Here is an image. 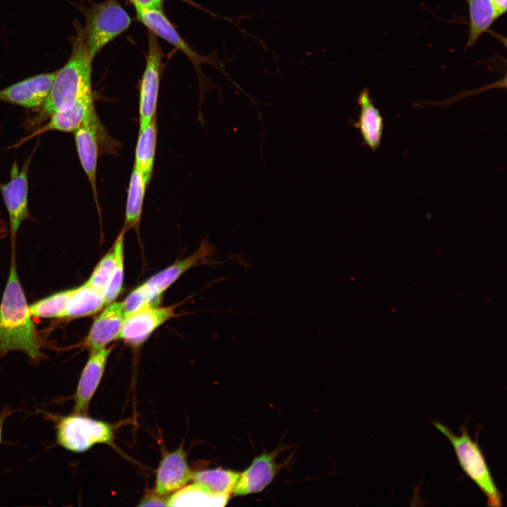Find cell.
<instances>
[{
  "label": "cell",
  "instance_id": "obj_1",
  "mask_svg": "<svg viewBox=\"0 0 507 507\" xmlns=\"http://www.w3.org/2000/svg\"><path fill=\"white\" fill-rule=\"evenodd\" d=\"M32 318L12 248L8 277L0 303V356L21 351L35 365L44 358L43 342Z\"/></svg>",
  "mask_w": 507,
  "mask_h": 507
},
{
  "label": "cell",
  "instance_id": "obj_2",
  "mask_svg": "<svg viewBox=\"0 0 507 507\" xmlns=\"http://www.w3.org/2000/svg\"><path fill=\"white\" fill-rule=\"evenodd\" d=\"M72 51L65 63L56 71L49 93L43 105L28 124L37 127L56 111L68 108L85 99L93 98L92 61L84 46L80 29L71 39Z\"/></svg>",
  "mask_w": 507,
  "mask_h": 507
},
{
  "label": "cell",
  "instance_id": "obj_3",
  "mask_svg": "<svg viewBox=\"0 0 507 507\" xmlns=\"http://www.w3.org/2000/svg\"><path fill=\"white\" fill-rule=\"evenodd\" d=\"M432 423L451 443L461 467L484 494L487 505L501 506V493L494 481L479 444L472 439L467 428L462 426L460 434L456 435L440 422L434 420Z\"/></svg>",
  "mask_w": 507,
  "mask_h": 507
},
{
  "label": "cell",
  "instance_id": "obj_4",
  "mask_svg": "<svg viewBox=\"0 0 507 507\" xmlns=\"http://www.w3.org/2000/svg\"><path fill=\"white\" fill-rule=\"evenodd\" d=\"M85 25L79 27L89 56H94L110 42L128 29L132 18L118 0H106L84 9Z\"/></svg>",
  "mask_w": 507,
  "mask_h": 507
},
{
  "label": "cell",
  "instance_id": "obj_5",
  "mask_svg": "<svg viewBox=\"0 0 507 507\" xmlns=\"http://www.w3.org/2000/svg\"><path fill=\"white\" fill-rule=\"evenodd\" d=\"M47 417L55 423L56 444L67 451L82 453L96 444H111L113 440V430L110 424L86 414L47 413Z\"/></svg>",
  "mask_w": 507,
  "mask_h": 507
},
{
  "label": "cell",
  "instance_id": "obj_6",
  "mask_svg": "<svg viewBox=\"0 0 507 507\" xmlns=\"http://www.w3.org/2000/svg\"><path fill=\"white\" fill-rule=\"evenodd\" d=\"M33 151L21 168L15 160L11 167L10 179L0 182V192L8 212L12 248H15L16 237L21 224L30 217L28 206V173Z\"/></svg>",
  "mask_w": 507,
  "mask_h": 507
},
{
  "label": "cell",
  "instance_id": "obj_7",
  "mask_svg": "<svg viewBox=\"0 0 507 507\" xmlns=\"http://www.w3.org/2000/svg\"><path fill=\"white\" fill-rule=\"evenodd\" d=\"M162 59L163 52L156 37L150 32L146 66L139 87V130L144 129L156 116Z\"/></svg>",
  "mask_w": 507,
  "mask_h": 507
},
{
  "label": "cell",
  "instance_id": "obj_8",
  "mask_svg": "<svg viewBox=\"0 0 507 507\" xmlns=\"http://www.w3.org/2000/svg\"><path fill=\"white\" fill-rule=\"evenodd\" d=\"M175 308L174 306H152L125 315L119 338L130 346H141L156 329L175 316Z\"/></svg>",
  "mask_w": 507,
  "mask_h": 507
},
{
  "label": "cell",
  "instance_id": "obj_9",
  "mask_svg": "<svg viewBox=\"0 0 507 507\" xmlns=\"http://www.w3.org/2000/svg\"><path fill=\"white\" fill-rule=\"evenodd\" d=\"M100 128L97 115L94 110L73 132L78 158L90 183L96 204H98L96 170L99 154V130Z\"/></svg>",
  "mask_w": 507,
  "mask_h": 507
},
{
  "label": "cell",
  "instance_id": "obj_10",
  "mask_svg": "<svg viewBox=\"0 0 507 507\" xmlns=\"http://www.w3.org/2000/svg\"><path fill=\"white\" fill-rule=\"evenodd\" d=\"M56 72L38 74L0 90V101L26 108H39L49 93Z\"/></svg>",
  "mask_w": 507,
  "mask_h": 507
},
{
  "label": "cell",
  "instance_id": "obj_11",
  "mask_svg": "<svg viewBox=\"0 0 507 507\" xmlns=\"http://www.w3.org/2000/svg\"><path fill=\"white\" fill-rule=\"evenodd\" d=\"M282 451V448L278 447L272 452H264L256 457L250 466L240 473L234 495L245 496L263 491L282 467V464L276 463Z\"/></svg>",
  "mask_w": 507,
  "mask_h": 507
},
{
  "label": "cell",
  "instance_id": "obj_12",
  "mask_svg": "<svg viewBox=\"0 0 507 507\" xmlns=\"http://www.w3.org/2000/svg\"><path fill=\"white\" fill-rule=\"evenodd\" d=\"M112 346L90 352L73 394V412L87 414L89 403L103 377Z\"/></svg>",
  "mask_w": 507,
  "mask_h": 507
},
{
  "label": "cell",
  "instance_id": "obj_13",
  "mask_svg": "<svg viewBox=\"0 0 507 507\" xmlns=\"http://www.w3.org/2000/svg\"><path fill=\"white\" fill-rule=\"evenodd\" d=\"M125 318L122 302H112L96 318L82 343L89 352L104 348L120 337Z\"/></svg>",
  "mask_w": 507,
  "mask_h": 507
},
{
  "label": "cell",
  "instance_id": "obj_14",
  "mask_svg": "<svg viewBox=\"0 0 507 507\" xmlns=\"http://www.w3.org/2000/svg\"><path fill=\"white\" fill-rule=\"evenodd\" d=\"M94 109V98L80 100L71 106L58 110L46 123L12 146L18 148L23 144L50 131L74 132Z\"/></svg>",
  "mask_w": 507,
  "mask_h": 507
},
{
  "label": "cell",
  "instance_id": "obj_15",
  "mask_svg": "<svg viewBox=\"0 0 507 507\" xmlns=\"http://www.w3.org/2000/svg\"><path fill=\"white\" fill-rule=\"evenodd\" d=\"M193 472L187 461L182 446L165 455L161 461L154 491L165 496L185 486L192 479Z\"/></svg>",
  "mask_w": 507,
  "mask_h": 507
},
{
  "label": "cell",
  "instance_id": "obj_16",
  "mask_svg": "<svg viewBox=\"0 0 507 507\" xmlns=\"http://www.w3.org/2000/svg\"><path fill=\"white\" fill-rule=\"evenodd\" d=\"M137 18L144 25L151 33L180 49L198 65L204 58L194 51L180 37L177 30L163 13L162 8H135Z\"/></svg>",
  "mask_w": 507,
  "mask_h": 507
},
{
  "label": "cell",
  "instance_id": "obj_17",
  "mask_svg": "<svg viewBox=\"0 0 507 507\" xmlns=\"http://www.w3.org/2000/svg\"><path fill=\"white\" fill-rule=\"evenodd\" d=\"M359 113L353 126L358 130L364 144L375 151L382 142L384 131V119L374 104L368 89L359 94L357 99Z\"/></svg>",
  "mask_w": 507,
  "mask_h": 507
},
{
  "label": "cell",
  "instance_id": "obj_18",
  "mask_svg": "<svg viewBox=\"0 0 507 507\" xmlns=\"http://www.w3.org/2000/svg\"><path fill=\"white\" fill-rule=\"evenodd\" d=\"M209 254L208 246L202 243L199 249L185 258L178 260L144 282L149 292L161 299L163 293L181 275L203 261Z\"/></svg>",
  "mask_w": 507,
  "mask_h": 507
},
{
  "label": "cell",
  "instance_id": "obj_19",
  "mask_svg": "<svg viewBox=\"0 0 507 507\" xmlns=\"http://www.w3.org/2000/svg\"><path fill=\"white\" fill-rule=\"evenodd\" d=\"M157 144L156 116L149 124L139 130L134 154L135 167L149 184L154 170Z\"/></svg>",
  "mask_w": 507,
  "mask_h": 507
},
{
  "label": "cell",
  "instance_id": "obj_20",
  "mask_svg": "<svg viewBox=\"0 0 507 507\" xmlns=\"http://www.w3.org/2000/svg\"><path fill=\"white\" fill-rule=\"evenodd\" d=\"M468 7V36L465 49L475 45L499 18L491 0H466Z\"/></svg>",
  "mask_w": 507,
  "mask_h": 507
},
{
  "label": "cell",
  "instance_id": "obj_21",
  "mask_svg": "<svg viewBox=\"0 0 507 507\" xmlns=\"http://www.w3.org/2000/svg\"><path fill=\"white\" fill-rule=\"evenodd\" d=\"M229 498L215 494L194 482L174 492L168 499V506H223Z\"/></svg>",
  "mask_w": 507,
  "mask_h": 507
},
{
  "label": "cell",
  "instance_id": "obj_22",
  "mask_svg": "<svg viewBox=\"0 0 507 507\" xmlns=\"http://www.w3.org/2000/svg\"><path fill=\"white\" fill-rule=\"evenodd\" d=\"M106 305L103 295L86 283L75 288L63 318H77L95 314Z\"/></svg>",
  "mask_w": 507,
  "mask_h": 507
},
{
  "label": "cell",
  "instance_id": "obj_23",
  "mask_svg": "<svg viewBox=\"0 0 507 507\" xmlns=\"http://www.w3.org/2000/svg\"><path fill=\"white\" fill-rule=\"evenodd\" d=\"M147 184L143 175L133 167L126 201L123 227L125 232L139 226Z\"/></svg>",
  "mask_w": 507,
  "mask_h": 507
},
{
  "label": "cell",
  "instance_id": "obj_24",
  "mask_svg": "<svg viewBox=\"0 0 507 507\" xmlns=\"http://www.w3.org/2000/svg\"><path fill=\"white\" fill-rule=\"evenodd\" d=\"M239 475L238 472L218 468L193 472L192 480L215 494L230 497Z\"/></svg>",
  "mask_w": 507,
  "mask_h": 507
},
{
  "label": "cell",
  "instance_id": "obj_25",
  "mask_svg": "<svg viewBox=\"0 0 507 507\" xmlns=\"http://www.w3.org/2000/svg\"><path fill=\"white\" fill-rule=\"evenodd\" d=\"M75 288L63 290L35 301L29 306L32 317L63 318L67 304Z\"/></svg>",
  "mask_w": 507,
  "mask_h": 507
},
{
  "label": "cell",
  "instance_id": "obj_26",
  "mask_svg": "<svg viewBox=\"0 0 507 507\" xmlns=\"http://www.w3.org/2000/svg\"><path fill=\"white\" fill-rule=\"evenodd\" d=\"M123 230L117 237L113 245L115 255V263L111 278L103 292L106 305L113 302L119 296L123 289L124 278V234Z\"/></svg>",
  "mask_w": 507,
  "mask_h": 507
},
{
  "label": "cell",
  "instance_id": "obj_27",
  "mask_svg": "<svg viewBox=\"0 0 507 507\" xmlns=\"http://www.w3.org/2000/svg\"><path fill=\"white\" fill-rule=\"evenodd\" d=\"M115 263V255L113 248L97 263L85 283L103 295L113 271Z\"/></svg>",
  "mask_w": 507,
  "mask_h": 507
},
{
  "label": "cell",
  "instance_id": "obj_28",
  "mask_svg": "<svg viewBox=\"0 0 507 507\" xmlns=\"http://www.w3.org/2000/svg\"><path fill=\"white\" fill-rule=\"evenodd\" d=\"M160 301L149 292L143 283L133 289L122 303L127 315L147 306H158Z\"/></svg>",
  "mask_w": 507,
  "mask_h": 507
},
{
  "label": "cell",
  "instance_id": "obj_29",
  "mask_svg": "<svg viewBox=\"0 0 507 507\" xmlns=\"http://www.w3.org/2000/svg\"><path fill=\"white\" fill-rule=\"evenodd\" d=\"M139 506H168V499L154 492H147L141 499Z\"/></svg>",
  "mask_w": 507,
  "mask_h": 507
},
{
  "label": "cell",
  "instance_id": "obj_30",
  "mask_svg": "<svg viewBox=\"0 0 507 507\" xmlns=\"http://www.w3.org/2000/svg\"><path fill=\"white\" fill-rule=\"evenodd\" d=\"M134 6L135 8H162V4L158 3L156 0H128Z\"/></svg>",
  "mask_w": 507,
  "mask_h": 507
},
{
  "label": "cell",
  "instance_id": "obj_31",
  "mask_svg": "<svg viewBox=\"0 0 507 507\" xmlns=\"http://www.w3.org/2000/svg\"><path fill=\"white\" fill-rule=\"evenodd\" d=\"M498 17L503 15L507 10V0H491Z\"/></svg>",
  "mask_w": 507,
  "mask_h": 507
},
{
  "label": "cell",
  "instance_id": "obj_32",
  "mask_svg": "<svg viewBox=\"0 0 507 507\" xmlns=\"http://www.w3.org/2000/svg\"><path fill=\"white\" fill-rule=\"evenodd\" d=\"M13 413V410L8 407L3 408L0 413V444L2 442V430L3 425L6 419Z\"/></svg>",
  "mask_w": 507,
  "mask_h": 507
},
{
  "label": "cell",
  "instance_id": "obj_33",
  "mask_svg": "<svg viewBox=\"0 0 507 507\" xmlns=\"http://www.w3.org/2000/svg\"><path fill=\"white\" fill-rule=\"evenodd\" d=\"M8 234L7 226L5 222L0 218V239L6 237Z\"/></svg>",
  "mask_w": 507,
  "mask_h": 507
},
{
  "label": "cell",
  "instance_id": "obj_34",
  "mask_svg": "<svg viewBox=\"0 0 507 507\" xmlns=\"http://www.w3.org/2000/svg\"><path fill=\"white\" fill-rule=\"evenodd\" d=\"M158 3L162 4V1H167V0H156Z\"/></svg>",
  "mask_w": 507,
  "mask_h": 507
}]
</instances>
